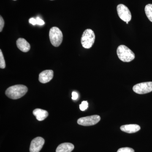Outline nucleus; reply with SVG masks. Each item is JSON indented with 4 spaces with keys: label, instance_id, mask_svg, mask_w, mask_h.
<instances>
[{
    "label": "nucleus",
    "instance_id": "obj_19",
    "mask_svg": "<svg viewBox=\"0 0 152 152\" xmlns=\"http://www.w3.org/2000/svg\"><path fill=\"white\" fill-rule=\"evenodd\" d=\"M4 26V21L2 17L1 16L0 17V32H1L2 31Z\"/></svg>",
    "mask_w": 152,
    "mask_h": 152
},
{
    "label": "nucleus",
    "instance_id": "obj_22",
    "mask_svg": "<svg viewBox=\"0 0 152 152\" xmlns=\"http://www.w3.org/2000/svg\"><path fill=\"white\" fill-rule=\"evenodd\" d=\"M126 23L127 24H128V23H129V22H126Z\"/></svg>",
    "mask_w": 152,
    "mask_h": 152
},
{
    "label": "nucleus",
    "instance_id": "obj_5",
    "mask_svg": "<svg viewBox=\"0 0 152 152\" xmlns=\"http://www.w3.org/2000/svg\"><path fill=\"white\" fill-rule=\"evenodd\" d=\"M134 91L139 94H144L152 91V82L140 83L133 88Z\"/></svg>",
    "mask_w": 152,
    "mask_h": 152
},
{
    "label": "nucleus",
    "instance_id": "obj_7",
    "mask_svg": "<svg viewBox=\"0 0 152 152\" xmlns=\"http://www.w3.org/2000/svg\"><path fill=\"white\" fill-rule=\"evenodd\" d=\"M101 118L98 115L83 117L77 120V124L81 126H91L96 124L99 122Z\"/></svg>",
    "mask_w": 152,
    "mask_h": 152
},
{
    "label": "nucleus",
    "instance_id": "obj_1",
    "mask_svg": "<svg viewBox=\"0 0 152 152\" xmlns=\"http://www.w3.org/2000/svg\"><path fill=\"white\" fill-rule=\"evenodd\" d=\"M28 91V88L26 86L17 85L8 88L6 90L5 94L10 99H18L24 96Z\"/></svg>",
    "mask_w": 152,
    "mask_h": 152
},
{
    "label": "nucleus",
    "instance_id": "obj_2",
    "mask_svg": "<svg viewBox=\"0 0 152 152\" xmlns=\"http://www.w3.org/2000/svg\"><path fill=\"white\" fill-rule=\"evenodd\" d=\"M117 53L119 59L124 62H130L135 57L134 52L124 45H121L118 47Z\"/></svg>",
    "mask_w": 152,
    "mask_h": 152
},
{
    "label": "nucleus",
    "instance_id": "obj_15",
    "mask_svg": "<svg viewBox=\"0 0 152 152\" xmlns=\"http://www.w3.org/2000/svg\"><path fill=\"white\" fill-rule=\"evenodd\" d=\"M6 67L5 61L4 58L1 50H0V68L1 69H4Z\"/></svg>",
    "mask_w": 152,
    "mask_h": 152
},
{
    "label": "nucleus",
    "instance_id": "obj_12",
    "mask_svg": "<svg viewBox=\"0 0 152 152\" xmlns=\"http://www.w3.org/2000/svg\"><path fill=\"white\" fill-rule=\"evenodd\" d=\"M33 113L39 121H43L48 116V113L47 111L40 109H36L34 110Z\"/></svg>",
    "mask_w": 152,
    "mask_h": 152
},
{
    "label": "nucleus",
    "instance_id": "obj_23",
    "mask_svg": "<svg viewBox=\"0 0 152 152\" xmlns=\"http://www.w3.org/2000/svg\"><path fill=\"white\" fill-rule=\"evenodd\" d=\"M14 1H16V0H14Z\"/></svg>",
    "mask_w": 152,
    "mask_h": 152
},
{
    "label": "nucleus",
    "instance_id": "obj_6",
    "mask_svg": "<svg viewBox=\"0 0 152 152\" xmlns=\"http://www.w3.org/2000/svg\"><path fill=\"white\" fill-rule=\"evenodd\" d=\"M117 12L120 18L126 22L130 21L132 19V14L129 8L123 4L117 6Z\"/></svg>",
    "mask_w": 152,
    "mask_h": 152
},
{
    "label": "nucleus",
    "instance_id": "obj_10",
    "mask_svg": "<svg viewBox=\"0 0 152 152\" xmlns=\"http://www.w3.org/2000/svg\"><path fill=\"white\" fill-rule=\"evenodd\" d=\"M17 47L23 52H27L30 50L31 46L30 44L23 38H19L16 42Z\"/></svg>",
    "mask_w": 152,
    "mask_h": 152
},
{
    "label": "nucleus",
    "instance_id": "obj_3",
    "mask_svg": "<svg viewBox=\"0 0 152 152\" xmlns=\"http://www.w3.org/2000/svg\"><path fill=\"white\" fill-rule=\"evenodd\" d=\"M95 35L94 31L90 29L85 30L82 35L81 42L82 46L86 49H90L94 43Z\"/></svg>",
    "mask_w": 152,
    "mask_h": 152
},
{
    "label": "nucleus",
    "instance_id": "obj_9",
    "mask_svg": "<svg viewBox=\"0 0 152 152\" xmlns=\"http://www.w3.org/2000/svg\"><path fill=\"white\" fill-rule=\"evenodd\" d=\"M53 77V71L46 70L43 71L39 75V80L42 83H46L51 80Z\"/></svg>",
    "mask_w": 152,
    "mask_h": 152
},
{
    "label": "nucleus",
    "instance_id": "obj_11",
    "mask_svg": "<svg viewBox=\"0 0 152 152\" xmlns=\"http://www.w3.org/2000/svg\"><path fill=\"white\" fill-rule=\"evenodd\" d=\"M140 127L137 124L123 125L121 127V130L129 134L137 132L140 131Z\"/></svg>",
    "mask_w": 152,
    "mask_h": 152
},
{
    "label": "nucleus",
    "instance_id": "obj_14",
    "mask_svg": "<svg viewBox=\"0 0 152 152\" xmlns=\"http://www.w3.org/2000/svg\"><path fill=\"white\" fill-rule=\"evenodd\" d=\"M145 12L147 18L150 21L152 22V4H148L145 7Z\"/></svg>",
    "mask_w": 152,
    "mask_h": 152
},
{
    "label": "nucleus",
    "instance_id": "obj_20",
    "mask_svg": "<svg viewBox=\"0 0 152 152\" xmlns=\"http://www.w3.org/2000/svg\"><path fill=\"white\" fill-rule=\"evenodd\" d=\"M29 22L30 23L34 25V26L37 24V20H36V19L34 18H30L29 20Z\"/></svg>",
    "mask_w": 152,
    "mask_h": 152
},
{
    "label": "nucleus",
    "instance_id": "obj_21",
    "mask_svg": "<svg viewBox=\"0 0 152 152\" xmlns=\"http://www.w3.org/2000/svg\"><path fill=\"white\" fill-rule=\"evenodd\" d=\"M72 99L74 100L77 99L78 97V95L77 93L76 92H73L72 93Z\"/></svg>",
    "mask_w": 152,
    "mask_h": 152
},
{
    "label": "nucleus",
    "instance_id": "obj_17",
    "mask_svg": "<svg viewBox=\"0 0 152 152\" xmlns=\"http://www.w3.org/2000/svg\"><path fill=\"white\" fill-rule=\"evenodd\" d=\"M88 107V103L87 101H83L82 102L81 104H80V110L83 111L86 110Z\"/></svg>",
    "mask_w": 152,
    "mask_h": 152
},
{
    "label": "nucleus",
    "instance_id": "obj_18",
    "mask_svg": "<svg viewBox=\"0 0 152 152\" xmlns=\"http://www.w3.org/2000/svg\"><path fill=\"white\" fill-rule=\"evenodd\" d=\"M36 20H37V24L39 25V26H43L45 24V22L42 20L39 17H37L36 18Z\"/></svg>",
    "mask_w": 152,
    "mask_h": 152
},
{
    "label": "nucleus",
    "instance_id": "obj_8",
    "mask_svg": "<svg viewBox=\"0 0 152 152\" xmlns=\"http://www.w3.org/2000/svg\"><path fill=\"white\" fill-rule=\"evenodd\" d=\"M45 142V140L41 137H37L34 139L30 145V152H39L43 146Z\"/></svg>",
    "mask_w": 152,
    "mask_h": 152
},
{
    "label": "nucleus",
    "instance_id": "obj_4",
    "mask_svg": "<svg viewBox=\"0 0 152 152\" xmlns=\"http://www.w3.org/2000/svg\"><path fill=\"white\" fill-rule=\"evenodd\" d=\"M49 37L51 43L53 46H59L63 41L62 32L59 28L57 27H53L50 30Z\"/></svg>",
    "mask_w": 152,
    "mask_h": 152
},
{
    "label": "nucleus",
    "instance_id": "obj_16",
    "mask_svg": "<svg viewBox=\"0 0 152 152\" xmlns=\"http://www.w3.org/2000/svg\"><path fill=\"white\" fill-rule=\"evenodd\" d=\"M117 152H134V151L132 148L126 147L119 149Z\"/></svg>",
    "mask_w": 152,
    "mask_h": 152
},
{
    "label": "nucleus",
    "instance_id": "obj_13",
    "mask_svg": "<svg viewBox=\"0 0 152 152\" xmlns=\"http://www.w3.org/2000/svg\"><path fill=\"white\" fill-rule=\"evenodd\" d=\"M74 148V145L71 143H64L58 146L56 152H71Z\"/></svg>",
    "mask_w": 152,
    "mask_h": 152
}]
</instances>
